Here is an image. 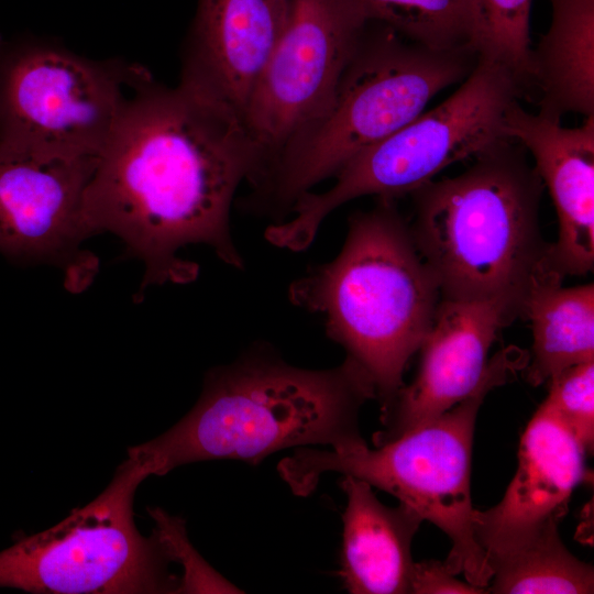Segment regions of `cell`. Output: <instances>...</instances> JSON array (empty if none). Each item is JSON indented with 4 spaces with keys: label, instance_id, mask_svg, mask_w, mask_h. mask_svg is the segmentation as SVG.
Wrapping results in <instances>:
<instances>
[{
    "label": "cell",
    "instance_id": "obj_1",
    "mask_svg": "<svg viewBox=\"0 0 594 594\" xmlns=\"http://www.w3.org/2000/svg\"><path fill=\"white\" fill-rule=\"evenodd\" d=\"M257 165L240 120L148 72L97 157L85 200L89 231L116 235L143 263L138 298L152 285L196 279L198 265L178 255L190 244L208 245L242 268L230 210Z\"/></svg>",
    "mask_w": 594,
    "mask_h": 594
},
{
    "label": "cell",
    "instance_id": "obj_7",
    "mask_svg": "<svg viewBox=\"0 0 594 594\" xmlns=\"http://www.w3.org/2000/svg\"><path fill=\"white\" fill-rule=\"evenodd\" d=\"M522 94L509 69L479 56L453 95L350 160L328 190L300 196L290 211L294 217L271 224L265 238L278 248L300 251L343 204L367 195L396 199L411 194L446 167L509 139L506 113Z\"/></svg>",
    "mask_w": 594,
    "mask_h": 594
},
{
    "label": "cell",
    "instance_id": "obj_22",
    "mask_svg": "<svg viewBox=\"0 0 594 594\" xmlns=\"http://www.w3.org/2000/svg\"><path fill=\"white\" fill-rule=\"evenodd\" d=\"M543 404L585 451L594 447V361L570 366L549 380Z\"/></svg>",
    "mask_w": 594,
    "mask_h": 594
},
{
    "label": "cell",
    "instance_id": "obj_23",
    "mask_svg": "<svg viewBox=\"0 0 594 594\" xmlns=\"http://www.w3.org/2000/svg\"><path fill=\"white\" fill-rule=\"evenodd\" d=\"M155 530L166 546L174 563L183 566L179 593H240L238 587L212 570L194 550L185 534L184 521L161 509L151 510Z\"/></svg>",
    "mask_w": 594,
    "mask_h": 594
},
{
    "label": "cell",
    "instance_id": "obj_18",
    "mask_svg": "<svg viewBox=\"0 0 594 594\" xmlns=\"http://www.w3.org/2000/svg\"><path fill=\"white\" fill-rule=\"evenodd\" d=\"M562 280L550 275L537 282L524 305L522 317L530 321L534 338L525 371L534 386L594 361V286L562 287Z\"/></svg>",
    "mask_w": 594,
    "mask_h": 594
},
{
    "label": "cell",
    "instance_id": "obj_10",
    "mask_svg": "<svg viewBox=\"0 0 594 594\" xmlns=\"http://www.w3.org/2000/svg\"><path fill=\"white\" fill-rule=\"evenodd\" d=\"M367 22L355 0H289L242 118L258 158L251 185L328 111Z\"/></svg>",
    "mask_w": 594,
    "mask_h": 594
},
{
    "label": "cell",
    "instance_id": "obj_20",
    "mask_svg": "<svg viewBox=\"0 0 594 594\" xmlns=\"http://www.w3.org/2000/svg\"><path fill=\"white\" fill-rule=\"evenodd\" d=\"M355 1L369 21L382 23L408 40L436 50H474L471 0Z\"/></svg>",
    "mask_w": 594,
    "mask_h": 594
},
{
    "label": "cell",
    "instance_id": "obj_24",
    "mask_svg": "<svg viewBox=\"0 0 594 594\" xmlns=\"http://www.w3.org/2000/svg\"><path fill=\"white\" fill-rule=\"evenodd\" d=\"M410 593L414 594H480L486 588L462 582L446 566L444 562L425 560L414 562L410 575Z\"/></svg>",
    "mask_w": 594,
    "mask_h": 594
},
{
    "label": "cell",
    "instance_id": "obj_21",
    "mask_svg": "<svg viewBox=\"0 0 594 594\" xmlns=\"http://www.w3.org/2000/svg\"><path fill=\"white\" fill-rule=\"evenodd\" d=\"M473 47L515 76L522 91L530 77L529 20L532 0H471Z\"/></svg>",
    "mask_w": 594,
    "mask_h": 594
},
{
    "label": "cell",
    "instance_id": "obj_11",
    "mask_svg": "<svg viewBox=\"0 0 594 594\" xmlns=\"http://www.w3.org/2000/svg\"><path fill=\"white\" fill-rule=\"evenodd\" d=\"M96 162L0 145V252L58 267L72 293L85 290L99 270L84 249L92 237L85 200Z\"/></svg>",
    "mask_w": 594,
    "mask_h": 594
},
{
    "label": "cell",
    "instance_id": "obj_8",
    "mask_svg": "<svg viewBox=\"0 0 594 594\" xmlns=\"http://www.w3.org/2000/svg\"><path fill=\"white\" fill-rule=\"evenodd\" d=\"M145 480L125 460L111 483L57 525L0 551V587L31 593H179L180 578L161 537L141 535L133 496Z\"/></svg>",
    "mask_w": 594,
    "mask_h": 594
},
{
    "label": "cell",
    "instance_id": "obj_5",
    "mask_svg": "<svg viewBox=\"0 0 594 594\" xmlns=\"http://www.w3.org/2000/svg\"><path fill=\"white\" fill-rule=\"evenodd\" d=\"M378 24L371 32L365 25L328 111L253 185L251 210L282 219L300 196L413 121L476 65L471 47L430 48Z\"/></svg>",
    "mask_w": 594,
    "mask_h": 594
},
{
    "label": "cell",
    "instance_id": "obj_19",
    "mask_svg": "<svg viewBox=\"0 0 594 594\" xmlns=\"http://www.w3.org/2000/svg\"><path fill=\"white\" fill-rule=\"evenodd\" d=\"M487 593L586 594L594 590V571L563 544L553 522L519 546L490 560Z\"/></svg>",
    "mask_w": 594,
    "mask_h": 594
},
{
    "label": "cell",
    "instance_id": "obj_17",
    "mask_svg": "<svg viewBox=\"0 0 594 594\" xmlns=\"http://www.w3.org/2000/svg\"><path fill=\"white\" fill-rule=\"evenodd\" d=\"M551 24L530 55L539 111L594 114V0H550Z\"/></svg>",
    "mask_w": 594,
    "mask_h": 594
},
{
    "label": "cell",
    "instance_id": "obj_12",
    "mask_svg": "<svg viewBox=\"0 0 594 594\" xmlns=\"http://www.w3.org/2000/svg\"><path fill=\"white\" fill-rule=\"evenodd\" d=\"M289 0H199L179 85L242 122L286 23ZM243 124V123H242Z\"/></svg>",
    "mask_w": 594,
    "mask_h": 594
},
{
    "label": "cell",
    "instance_id": "obj_14",
    "mask_svg": "<svg viewBox=\"0 0 594 594\" xmlns=\"http://www.w3.org/2000/svg\"><path fill=\"white\" fill-rule=\"evenodd\" d=\"M585 452L542 403L521 436L518 466L504 497L487 510H474L475 538L488 563L548 525L559 524L585 476Z\"/></svg>",
    "mask_w": 594,
    "mask_h": 594
},
{
    "label": "cell",
    "instance_id": "obj_6",
    "mask_svg": "<svg viewBox=\"0 0 594 594\" xmlns=\"http://www.w3.org/2000/svg\"><path fill=\"white\" fill-rule=\"evenodd\" d=\"M529 353L498 351L474 391L439 417L372 450L365 442L318 450L298 448L278 464L294 494L309 495L326 472L365 481L414 508L452 541L444 564L453 574L486 588L492 569L474 532L471 458L475 420L485 396L525 370Z\"/></svg>",
    "mask_w": 594,
    "mask_h": 594
},
{
    "label": "cell",
    "instance_id": "obj_13",
    "mask_svg": "<svg viewBox=\"0 0 594 594\" xmlns=\"http://www.w3.org/2000/svg\"><path fill=\"white\" fill-rule=\"evenodd\" d=\"M514 319L490 302L442 300L422 342L415 380L382 411L375 446L439 417L469 396L484 376L490 349Z\"/></svg>",
    "mask_w": 594,
    "mask_h": 594
},
{
    "label": "cell",
    "instance_id": "obj_9",
    "mask_svg": "<svg viewBox=\"0 0 594 594\" xmlns=\"http://www.w3.org/2000/svg\"><path fill=\"white\" fill-rule=\"evenodd\" d=\"M148 70L91 59L53 41L0 36V145L98 157L133 86Z\"/></svg>",
    "mask_w": 594,
    "mask_h": 594
},
{
    "label": "cell",
    "instance_id": "obj_3",
    "mask_svg": "<svg viewBox=\"0 0 594 594\" xmlns=\"http://www.w3.org/2000/svg\"><path fill=\"white\" fill-rule=\"evenodd\" d=\"M526 152L509 138L410 194V233L440 299L495 304L515 320L532 286L559 275L539 229L543 184Z\"/></svg>",
    "mask_w": 594,
    "mask_h": 594
},
{
    "label": "cell",
    "instance_id": "obj_16",
    "mask_svg": "<svg viewBox=\"0 0 594 594\" xmlns=\"http://www.w3.org/2000/svg\"><path fill=\"white\" fill-rule=\"evenodd\" d=\"M340 575L352 594H407L413 539L424 521L410 506L382 504L363 480L344 475Z\"/></svg>",
    "mask_w": 594,
    "mask_h": 594
},
{
    "label": "cell",
    "instance_id": "obj_15",
    "mask_svg": "<svg viewBox=\"0 0 594 594\" xmlns=\"http://www.w3.org/2000/svg\"><path fill=\"white\" fill-rule=\"evenodd\" d=\"M505 132L531 154L553 201L559 233L550 244L551 268L563 278L587 274L594 265V114L566 128L561 118L528 112L516 101Z\"/></svg>",
    "mask_w": 594,
    "mask_h": 594
},
{
    "label": "cell",
    "instance_id": "obj_4",
    "mask_svg": "<svg viewBox=\"0 0 594 594\" xmlns=\"http://www.w3.org/2000/svg\"><path fill=\"white\" fill-rule=\"evenodd\" d=\"M288 296L321 315L329 338L370 376L382 411L403 387L440 302L437 282L392 198L352 215L340 253L293 282Z\"/></svg>",
    "mask_w": 594,
    "mask_h": 594
},
{
    "label": "cell",
    "instance_id": "obj_2",
    "mask_svg": "<svg viewBox=\"0 0 594 594\" xmlns=\"http://www.w3.org/2000/svg\"><path fill=\"white\" fill-rule=\"evenodd\" d=\"M373 398L370 376L348 356L317 371L254 351L211 370L193 409L157 438L129 448L128 460L146 479L197 461L256 464L287 448L362 443L359 413Z\"/></svg>",
    "mask_w": 594,
    "mask_h": 594
}]
</instances>
